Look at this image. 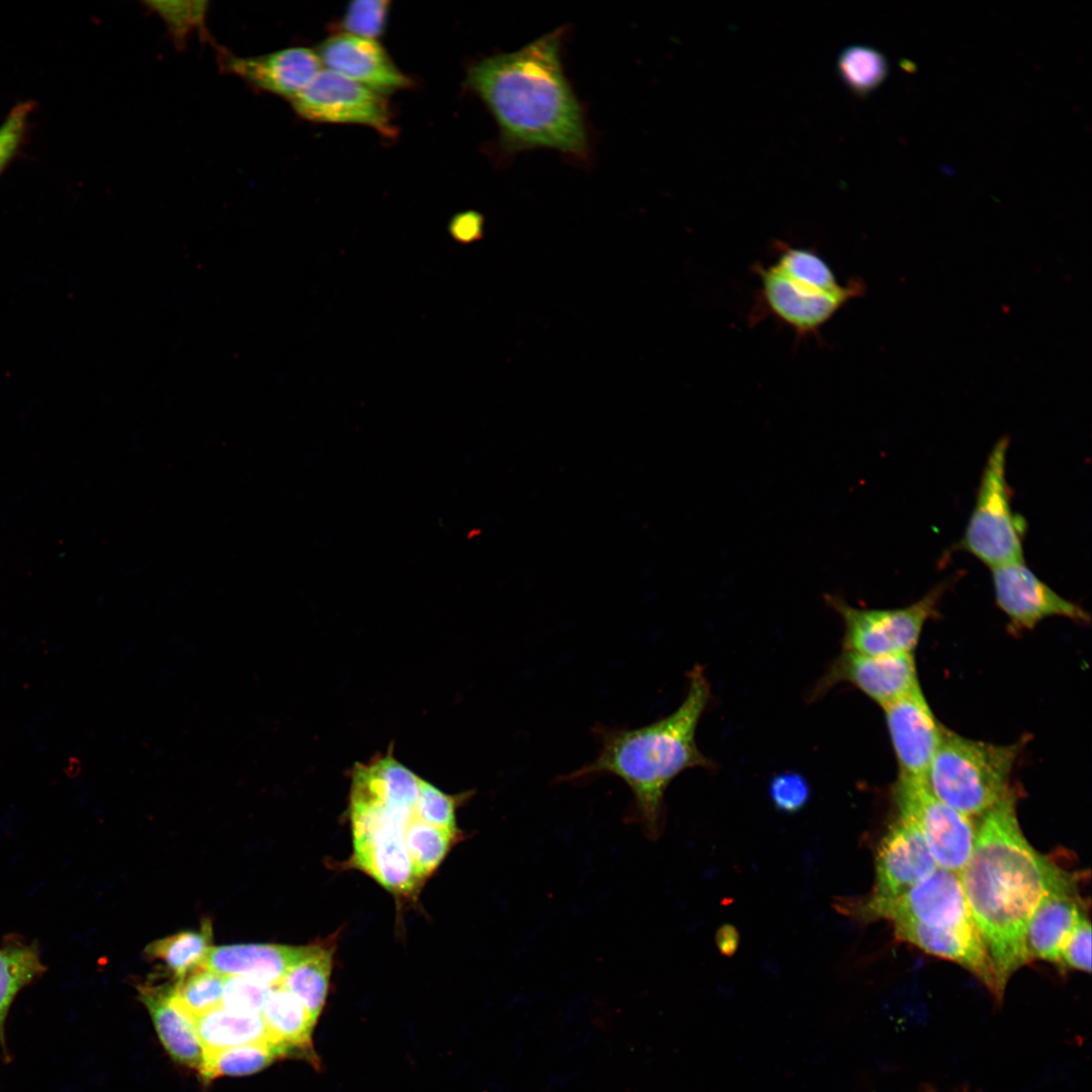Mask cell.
Here are the masks:
<instances>
[{
    "instance_id": "1f68e13d",
    "label": "cell",
    "mask_w": 1092,
    "mask_h": 1092,
    "mask_svg": "<svg viewBox=\"0 0 1092 1092\" xmlns=\"http://www.w3.org/2000/svg\"><path fill=\"white\" fill-rule=\"evenodd\" d=\"M145 4L164 21L177 46H183L193 32L205 29L207 1H146Z\"/></svg>"
},
{
    "instance_id": "7402d4cb",
    "label": "cell",
    "mask_w": 1092,
    "mask_h": 1092,
    "mask_svg": "<svg viewBox=\"0 0 1092 1092\" xmlns=\"http://www.w3.org/2000/svg\"><path fill=\"white\" fill-rule=\"evenodd\" d=\"M421 782V778L387 754L355 768L350 800L414 808Z\"/></svg>"
},
{
    "instance_id": "484cf974",
    "label": "cell",
    "mask_w": 1092,
    "mask_h": 1092,
    "mask_svg": "<svg viewBox=\"0 0 1092 1092\" xmlns=\"http://www.w3.org/2000/svg\"><path fill=\"white\" fill-rule=\"evenodd\" d=\"M334 950L332 939L316 942L314 949L290 969L279 984L299 999L315 1021L328 997Z\"/></svg>"
},
{
    "instance_id": "83f0119b",
    "label": "cell",
    "mask_w": 1092,
    "mask_h": 1092,
    "mask_svg": "<svg viewBox=\"0 0 1092 1092\" xmlns=\"http://www.w3.org/2000/svg\"><path fill=\"white\" fill-rule=\"evenodd\" d=\"M282 1057H284L282 1052L270 1042L232 1046L203 1053V1065L199 1074L205 1081L220 1076L251 1075Z\"/></svg>"
},
{
    "instance_id": "f35d334b",
    "label": "cell",
    "mask_w": 1092,
    "mask_h": 1092,
    "mask_svg": "<svg viewBox=\"0 0 1092 1092\" xmlns=\"http://www.w3.org/2000/svg\"><path fill=\"white\" fill-rule=\"evenodd\" d=\"M483 216L475 210L455 214L449 223L451 236L460 243H472L483 234Z\"/></svg>"
},
{
    "instance_id": "277c9868",
    "label": "cell",
    "mask_w": 1092,
    "mask_h": 1092,
    "mask_svg": "<svg viewBox=\"0 0 1092 1092\" xmlns=\"http://www.w3.org/2000/svg\"><path fill=\"white\" fill-rule=\"evenodd\" d=\"M754 272L760 282L762 307L801 337L816 334L864 291L858 279L841 284L816 252L784 244L774 263L759 264Z\"/></svg>"
},
{
    "instance_id": "8fae6325",
    "label": "cell",
    "mask_w": 1092,
    "mask_h": 1092,
    "mask_svg": "<svg viewBox=\"0 0 1092 1092\" xmlns=\"http://www.w3.org/2000/svg\"><path fill=\"white\" fill-rule=\"evenodd\" d=\"M864 920L886 919L892 924L912 922L927 927L976 925L959 874L937 868L926 879L887 902L858 907Z\"/></svg>"
},
{
    "instance_id": "ac0fdd59",
    "label": "cell",
    "mask_w": 1092,
    "mask_h": 1092,
    "mask_svg": "<svg viewBox=\"0 0 1092 1092\" xmlns=\"http://www.w3.org/2000/svg\"><path fill=\"white\" fill-rule=\"evenodd\" d=\"M1084 915L1076 880L1064 872L1042 895L1027 923L1024 944L1029 962L1057 964L1062 942Z\"/></svg>"
},
{
    "instance_id": "d6986e66",
    "label": "cell",
    "mask_w": 1092,
    "mask_h": 1092,
    "mask_svg": "<svg viewBox=\"0 0 1092 1092\" xmlns=\"http://www.w3.org/2000/svg\"><path fill=\"white\" fill-rule=\"evenodd\" d=\"M897 939L950 961L976 976L996 997V979L986 945L976 925L927 927L894 923Z\"/></svg>"
},
{
    "instance_id": "30bf717a",
    "label": "cell",
    "mask_w": 1092,
    "mask_h": 1092,
    "mask_svg": "<svg viewBox=\"0 0 1092 1092\" xmlns=\"http://www.w3.org/2000/svg\"><path fill=\"white\" fill-rule=\"evenodd\" d=\"M414 809L390 810L371 829L353 836L349 866L369 875L396 898H411L424 883L405 848L403 833Z\"/></svg>"
},
{
    "instance_id": "836d02e7",
    "label": "cell",
    "mask_w": 1092,
    "mask_h": 1092,
    "mask_svg": "<svg viewBox=\"0 0 1092 1092\" xmlns=\"http://www.w3.org/2000/svg\"><path fill=\"white\" fill-rule=\"evenodd\" d=\"M463 796H450L432 784L422 780L415 807L416 816L430 824L451 832H461L456 824V807Z\"/></svg>"
},
{
    "instance_id": "ffe728a7",
    "label": "cell",
    "mask_w": 1092,
    "mask_h": 1092,
    "mask_svg": "<svg viewBox=\"0 0 1092 1092\" xmlns=\"http://www.w3.org/2000/svg\"><path fill=\"white\" fill-rule=\"evenodd\" d=\"M276 943H236L212 947L204 967L222 975L256 980L271 987L279 985L295 965L315 947Z\"/></svg>"
},
{
    "instance_id": "2e32d148",
    "label": "cell",
    "mask_w": 1092,
    "mask_h": 1092,
    "mask_svg": "<svg viewBox=\"0 0 1092 1092\" xmlns=\"http://www.w3.org/2000/svg\"><path fill=\"white\" fill-rule=\"evenodd\" d=\"M222 71L233 74L252 87L291 100L322 71L315 51L293 47L260 56L241 57L218 50Z\"/></svg>"
},
{
    "instance_id": "9c48e42d",
    "label": "cell",
    "mask_w": 1092,
    "mask_h": 1092,
    "mask_svg": "<svg viewBox=\"0 0 1092 1092\" xmlns=\"http://www.w3.org/2000/svg\"><path fill=\"white\" fill-rule=\"evenodd\" d=\"M290 103L308 121L365 125L387 139L397 134L384 95L329 69H322Z\"/></svg>"
},
{
    "instance_id": "7c38bea8",
    "label": "cell",
    "mask_w": 1092,
    "mask_h": 1092,
    "mask_svg": "<svg viewBox=\"0 0 1092 1092\" xmlns=\"http://www.w3.org/2000/svg\"><path fill=\"white\" fill-rule=\"evenodd\" d=\"M991 572L995 603L1007 617L1011 631L1030 630L1052 617L1078 623L1090 621L1083 608L1056 593L1024 560L992 568Z\"/></svg>"
},
{
    "instance_id": "9a60e30c",
    "label": "cell",
    "mask_w": 1092,
    "mask_h": 1092,
    "mask_svg": "<svg viewBox=\"0 0 1092 1092\" xmlns=\"http://www.w3.org/2000/svg\"><path fill=\"white\" fill-rule=\"evenodd\" d=\"M883 710L898 777L925 780L944 727L935 718L920 685Z\"/></svg>"
},
{
    "instance_id": "d4e9b609",
    "label": "cell",
    "mask_w": 1092,
    "mask_h": 1092,
    "mask_svg": "<svg viewBox=\"0 0 1092 1092\" xmlns=\"http://www.w3.org/2000/svg\"><path fill=\"white\" fill-rule=\"evenodd\" d=\"M212 923L204 919L196 930H183L149 943L145 957L161 963L177 980L204 966L212 948Z\"/></svg>"
},
{
    "instance_id": "8d00e7d4",
    "label": "cell",
    "mask_w": 1092,
    "mask_h": 1092,
    "mask_svg": "<svg viewBox=\"0 0 1092 1092\" xmlns=\"http://www.w3.org/2000/svg\"><path fill=\"white\" fill-rule=\"evenodd\" d=\"M34 108L32 101H23L11 108L0 125V175L17 155L27 131L28 118Z\"/></svg>"
},
{
    "instance_id": "5bb4252c",
    "label": "cell",
    "mask_w": 1092,
    "mask_h": 1092,
    "mask_svg": "<svg viewBox=\"0 0 1092 1092\" xmlns=\"http://www.w3.org/2000/svg\"><path fill=\"white\" fill-rule=\"evenodd\" d=\"M898 818L882 838L875 860V885L858 907H871L905 893L939 868L918 830Z\"/></svg>"
},
{
    "instance_id": "3957f363",
    "label": "cell",
    "mask_w": 1092,
    "mask_h": 1092,
    "mask_svg": "<svg viewBox=\"0 0 1092 1092\" xmlns=\"http://www.w3.org/2000/svg\"><path fill=\"white\" fill-rule=\"evenodd\" d=\"M711 697L703 668L695 665L688 673V689L681 704L669 715L648 725L627 728L597 725L598 756L560 779L576 781L611 775L622 780L632 794L631 816L646 837L656 839L664 823V794L684 770L712 767L698 748L696 732Z\"/></svg>"
},
{
    "instance_id": "cb8c5ba5",
    "label": "cell",
    "mask_w": 1092,
    "mask_h": 1092,
    "mask_svg": "<svg viewBox=\"0 0 1092 1092\" xmlns=\"http://www.w3.org/2000/svg\"><path fill=\"white\" fill-rule=\"evenodd\" d=\"M193 1024L203 1053L270 1042L261 1014H243L219 1006L195 1018Z\"/></svg>"
},
{
    "instance_id": "6da1fadb",
    "label": "cell",
    "mask_w": 1092,
    "mask_h": 1092,
    "mask_svg": "<svg viewBox=\"0 0 1092 1092\" xmlns=\"http://www.w3.org/2000/svg\"><path fill=\"white\" fill-rule=\"evenodd\" d=\"M1034 849L1016 814L1014 791L980 818L972 852L960 881L996 979V998L1029 963L1024 936L1040 898L1064 874Z\"/></svg>"
},
{
    "instance_id": "52a82bcc",
    "label": "cell",
    "mask_w": 1092,
    "mask_h": 1092,
    "mask_svg": "<svg viewBox=\"0 0 1092 1092\" xmlns=\"http://www.w3.org/2000/svg\"><path fill=\"white\" fill-rule=\"evenodd\" d=\"M950 582L944 580L911 605L894 609L855 608L839 597L826 596L844 623L843 650L866 655L913 653L925 624L938 615Z\"/></svg>"
},
{
    "instance_id": "603a6c76",
    "label": "cell",
    "mask_w": 1092,
    "mask_h": 1092,
    "mask_svg": "<svg viewBox=\"0 0 1092 1092\" xmlns=\"http://www.w3.org/2000/svg\"><path fill=\"white\" fill-rule=\"evenodd\" d=\"M270 1042L284 1057L313 1054L311 1035L316 1021L305 1006L281 985L272 987L261 1013Z\"/></svg>"
},
{
    "instance_id": "4fadbf2b",
    "label": "cell",
    "mask_w": 1092,
    "mask_h": 1092,
    "mask_svg": "<svg viewBox=\"0 0 1092 1092\" xmlns=\"http://www.w3.org/2000/svg\"><path fill=\"white\" fill-rule=\"evenodd\" d=\"M840 682L858 689L882 708L919 686L913 653L866 655L842 651L814 689V698Z\"/></svg>"
},
{
    "instance_id": "f1b7e54d",
    "label": "cell",
    "mask_w": 1092,
    "mask_h": 1092,
    "mask_svg": "<svg viewBox=\"0 0 1092 1092\" xmlns=\"http://www.w3.org/2000/svg\"><path fill=\"white\" fill-rule=\"evenodd\" d=\"M462 832H451L420 820L415 813L403 833L405 848L425 882L440 866Z\"/></svg>"
},
{
    "instance_id": "8992f818",
    "label": "cell",
    "mask_w": 1092,
    "mask_h": 1092,
    "mask_svg": "<svg viewBox=\"0 0 1092 1092\" xmlns=\"http://www.w3.org/2000/svg\"><path fill=\"white\" fill-rule=\"evenodd\" d=\"M1009 437H1001L983 467L975 505L957 548L988 567L1022 561L1027 523L1012 508L1007 480Z\"/></svg>"
},
{
    "instance_id": "ba28073f",
    "label": "cell",
    "mask_w": 1092,
    "mask_h": 1092,
    "mask_svg": "<svg viewBox=\"0 0 1092 1092\" xmlns=\"http://www.w3.org/2000/svg\"><path fill=\"white\" fill-rule=\"evenodd\" d=\"M893 798L898 816L918 830L936 864L960 874L975 842L973 819L939 800L925 780L898 777Z\"/></svg>"
},
{
    "instance_id": "4dcf8cb0",
    "label": "cell",
    "mask_w": 1092,
    "mask_h": 1092,
    "mask_svg": "<svg viewBox=\"0 0 1092 1092\" xmlns=\"http://www.w3.org/2000/svg\"><path fill=\"white\" fill-rule=\"evenodd\" d=\"M224 976L202 966L172 987L173 1003L192 1021L221 1005Z\"/></svg>"
},
{
    "instance_id": "4316f807",
    "label": "cell",
    "mask_w": 1092,
    "mask_h": 1092,
    "mask_svg": "<svg viewBox=\"0 0 1092 1092\" xmlns=\"http://www.w3.org/2000/svg\"><path fill=\"white\" fill-rule=\"evenodd\" d=\"M46 972L38 949L21 938H8L0 947V1041L10 1006L25 986Z\"/></svg>"
},
{
    "instance_id": "f546056e",
    "label": "cell",
    "mask_w": 1092,
    "mask_h": 1092,
    "mask_svg": "<svg viewBox=\"0 0 1092 1092\" xmlns=\"http://www.w3.org/2000/svg\"><path fill=\"white\" fill-rule=\"evenodd\" d=\"M841 81L855 95L862 97L877 89L886 79L889 66L878 50L861 44L843 49L837 59Z\"/></svg>"
},
{
    "instance_id": "d590c367",
    "label": "cell",
    "mask_w": 1092,
    "mask_h": 1092,
    "mask_svg": "<svg viewBox=\"0 0 1092 1092\" xmlns=\"http://www.w3.org/2000/svg\"><path fill=\"white\" fill-rule=\"evenodd\" d=\"M1057 965L1063 969L1090 973L1091 924L1082 916L1061 944Z\"/></svg>"
},
{
    "instance_id": "7a4b0ae2",
    "label": "cell",
    "mask_w": 1092,
    "mask_h": 1092,
    "mask_svg": "<svg viewBox=\"0 0 1092 1092\" xmlns=\"http://www.w3.org/2000/svg\"><path fill=\"white\" fill-rule=\"evenodd\" d=\"M564 32L556 28L467 70L465 84L492 114L509 153L538 148L579 158L588 153L582 108L561 63Z\"/></svg>"
},
{
    "instance_id": "44dd1931",
    "label": "cell",
    "mask_w": 1092,
    "mask_h": 1092,
    "mask_svg": "<svg viewBox=\"0 0 1092 1092\" xmlns=\"http://www.w3.org/2000/svg\"><path fill=\"white\" fill-rule=\"evenodd\" d=\"M172 987L144 984L139 986L140 998L148 1008L156 1031L171 1058L200 1073L203 1049L193 1021L173 1003Z\"/></svg>"
},
{
    "instance_id": "5b68a950",
    "label": "cell",
    "mask_w": 1092,
    "mask_h": 1092,
    "mask_svg": "<svg viewBox=\"0 0 1092 1092\" xmlns=\"http://www.w3.org/2000/svg\"><path fill=\"white\" fill-rule=\"evenodd\" d=\"M1022 745L974 740L943 728L926 784L952 809L981 818L1013 792L1011 772Z\"/></svg>"
},
{
    "instance_id": "e575fe53",
    "label": "cell",
    "mask_w": 1092,
    "mask_h": 1092,
    "mask_svg": "<svg viewBox=\"0 0 1092 1092\" xmlns=\"http://www.w3.org/2000/svg\"><path fill=\"white\" fill-rule=\"evenodd\" d=\"M272 987L240 976H225L221 1005L243 1014H261Z\"/></svg>"
},
{
    "instance_id": "74e56055",
    "label": "cell",
    "mask_w": 1092,
    "mask_h": 1092,
    "mask_svg": "<svg viewBox=\"0 0 1092 1092\" xmlns=\"http://www.w3.org/2000/svg\"><path fill=\"white\" fill-rule=\"evenodd\" d=\"M770 800L775 807L785 813H796L803 809L810 798V786L806 779L793 771L775 776L768 787Z\"/></svg>"
},
{
    "instance_id": "e0dca14e",
    "label": "cell",
    "mask_w": 1092,
    "mask_h": 1092,
    "mask_svg": "<svg viewBox=\"0 0 1092 1092\" xmlns=\"http://www.w3.org/2000/svg\"><path fill=\"white\" fill-rule=\"evenodd\" d=\"M327 69L384 96L412 88L414 81L375 39L336 32L315 51Z\"/></svg>"
},
{
    "instance_id": "d6a6232c",
    "label": "cell",
    "mask_w": 1092,
    "mask_h": 1092,
    "mask_svg": "<svg viewBox=\"0 0 1092 1092\" xmlns=\"http://www.w3.org/2000/svg\"><path fill=\"white\" fill-rule=\"evenodd\" d=\"M389 11L386 0L353 1L335 26L338 32L375 39L384 33Z\"/></svg>"
}]
</instances>
